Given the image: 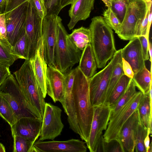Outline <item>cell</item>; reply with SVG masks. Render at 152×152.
Instances as JSON below:
<instances>
[{
    "mask_svg": "<svg viewBox=\"0 0 152 152\" xmlns=\"http://www.w3.org/2000/svg\"><path fill=\"white\" fill-rule=\"evenodd\" d=\"M68 34L58 16L57 39L55 50L56 67L65 73L79 62L82 53L73 44L68 37Z\"/></svg>",
    "mask_w": 152,
    "mask_h": 152,
    "instance_id": "cell-5",
    "label": "cell"
},
{
    "mask_svg": "<svg viewBox=\"0 0 152 152\" xmlns=\"http://www.w3.org/2000/svg\"><path fill=\"white\" fill-rule=\"evenodd\" d=\"M2 12L0 9V13H2Z\"/></svg>",
    "mask_w": 152,
    "mask_h": 152,
    "instance_id": "cell-55",
    "label": "cell"
},
{
    "mask_svg": "<svg viewBox=\"0 0 152 152\" xmlns=\"http://www.w3.org/2000/svg\"><path fill=\"white\" fill-rule=\"evenodd\" d=\"M152 142L150 144L149 146L147 152H152Z\"/></svg>",
    "mask_w": 152,
    "mask_h": 152,
    "instance_id": "cell-53",
    "label": "cell"
},
{
    "mask_svg": "<svg viewBox=\"0 0 152 152\" xmlns=\"http://www.w3.org/2000/svg\"><path fill=\"white\" fill-rule=\"evenodd\" d=\"M121 54L122 58L130 64L134 73L145 66L141 43L138 38L130 40L121 49Z\"/></svg>",
    "mask_w": 152,
    "mask_h": 152,
    "instance_id": "cell-19",
    "label": "cell"
},
{
    "mask_svg": "<svg viewBox=\"0 0 152 152\" xmlns=\"http://www.w3.org/2000/svg\"><path fill=\"white\" fill-rule=\"evenodd\" d=\"M42 48L38 50L33 60V66L36 78L45 98L47 94L46 81L47 64L43 55Z\"/></svg>",
    "mask_w": 152,
    "mask_h": 152,
    "instance_id": "cell-22",
    "label": "cell"
},
{
    "mask_svg": "<svg viewBox=\"0 0 152 152\" xmlns=\"http://www.w3.org/2000/svg\"><path fill=\"white\" fill-rule=\"evenodd\" d=\"M124 152L120 141L117 139L105 140L102 135L98 144L96 152Z\"/></svg>",
    "mask_w": 152,
    "mask_h": 152,
    "instance_id": "cell-30",
    "label": "cell"
},
{
    "mask_svg": "<svg viewBox=\"0 0 152 152\" xmlns=\"http://www.w3.org/2000/svg\"><path fill=\"white\" fill-rule=\"evenodd\" d=\"M103 19L105 23L117 34L119 33L121 23L113 12L110 8H108L103 14Z\"/></svg>",
    "mask_w": 152,
    "mask_h": 152,
    "instance_id": "cell-36",
    "label": "cell"
},
{
    "mask_svg": "<svg viewBox=\"0 0 152 152\" xmlns=\"http://www.w3.org/2000/svg\"><path fill=\"white\" fill-rule=\"evenodd\" d=\"M13 152H31L34 142L22 137L13 135Z\"/></svg>",
    "mask_w": 152,
    "mask_h": 152,
    "instance_id": "cell-34",
    "label": "cell"
},
{
    "mask_svg": "<svg viewBox=\"0 0 152 152\" xmlns=\"http://www.w3.org/2000/svg\"><path fill=\"white\" fill-rule=\"evenodd\" d=\"M45 2V4L47 7H48L51 2L52 0H44Z\"/></svg>",
    "mask_w": 152,
    "mask_h": 152,
    "instance_id": "cell-52",
    "label": "cell"
},
{
    "mask_svg": "<svg viewBox=\"0 0 152 152\" xmlns=\"http://www.w3.org/2000/svg\"><path fill=\"white\" fill-rule=\"evenodd\" d=\"M61 112L58 107L45 102L39 140H53L61 134L64 127L61 118Z\"/></svg>",
    "mask_w": 152,
    "mask_h": 152,
    "instance_id": "cell-11",
    "label": "cell"
},
{
    "mask_svg": "<svg viewBox=\"0 0 152 152\" xmlns=\"http://www.w3.org/2000/svg\"><path fill=\"white\" fill-rule=\"evenodd\" d=\"M86 142L72 139L64 141L38 140L33 145L31 152H86Z\"/></svg>",
    "mask_w": 152,
    "mask_h": 152,
    "instance_id": "cell-14",
    "label": "cell"
},
{
    "mask_svg": "<svg viewBox=\"0 0 152 152\" xmlns=\"http://www.w3.org/2000/svg\"><path fill=\"white\" fill-rule=\"evenodd\" d=\"M11 48L7 41L0 39V63L9 67L18 59L12 54Z\"/></svg>",
    "mask_w": 152,
    "mask_h": 152,
    "instance_id": "cell-29",
    "label": "cell"
},
{
    "mask_svg": "<svg viewBox=\"0 0 152 152\" xmlns=\"http://www.w3.org/2000/svg\"><path fill=\"white\" fill-rule=\"evenodd\" d=\"M14 74L26 99L43 118L45 102L36 78L33 60H25L20 68Z\"/></svg>",
    "mask_w": 152,
    "mask_h": 152,
    "instance_id": "cell-3",
    "label": "cell"
},
{
    "mask_svg": "<svg viewBox=\"0 0 152 152\" xmlns=\"http://www.w3.org/2000/svg\"><path fill=\"white\" fill-rule=\"evenodd\" d=\"M128 0H112L111 9L121 24L127 7Z\"/></svg>",
    "mask_w": 152,
    "mask_h": 152,
    "instance_id": "cell-35",
    "label": "cell"
},
{
    "mask_svg": "<svg viewBox=\"0 0 152 152\" xmlns=\"http://www.w3.org/2000/svg\"><path fill=\"white\" fill-rule=\"evenodd\" d=\"M146 3L147 8L146 13L144 18L137 26L136 32V37L140 36H147V28L148 23V18L149 8L151 3Z\"/></svg>",
    "mask_w": 152,
    "mask_h": 152,
    "instance_id": "cell-37",
    "label": "cell"
},
{
    "mask_svg": "<svg viewBox=\"0 0 152 152\" xmlns=\"http://www.w3.org/2000/svg\"><path fill=\"white\" fill-rule=\"evenodd\" d=\"M61 1V0H52L47 8V15L55 14L58 15L61 10L60 8Z\"/></svg>",
    "mask_w": 152,
    "mask_h": 152,
    "instance_id": "cell-39",
    "label": "cell"
},
{
    "mask_svg": "<svg viewBox=\"0 0 152 152\" xmlns=\"http://www.w3.org/2000/svg\"><path fill=\"white\" fill-rule=\"evenodd\" d=\"M144 1L146 3H150L151 2L152 0H142Z\"/></svg>",
    "mask_w": 152,
    "mask_h": 152,
    "instance_id": "cell-54",
    "label": "cell"
},
{
    "mask_svg": "<svg viewBox=\"0 0 152 152\" xmlns=\"http://www.w3.org/2000/svg\"><path fill=\"white\" fill-rule=\"evenodd\" d=\"M72 0H61L60 4L61 10L66 6L69 4H71Z\"/></svg>",
    "mask_w": 152,
    "mask_h": 152,
    "instance_id": "cell-47",
    "label": "cell"
},
{
    "mask_svg": "<svg viewBox=\"0 0 152 152\" xmlns=\"http://www.w3.org/2000/svg\"><path fill=\"white\" fill-rule=\"evenodd\" d=\"M137 109L140 120L152 132V86L149 93L142 94Z\"/></svg>",
    "mask_w": 152,
    "mask_h": 152,
    "instance_id": "cell-23",
    "label": "cell"
},
{
    "mask_svg": "<svg viewBox=\"0 0 152 152\" xmlns=\"http://www.w3.org/2000/svg\"><path fill=\"white\" fill-rule=\"evenodd\" d=\"M148 50L149 52L150 57V61H151V65H152V45L151 42L149 41L148 42Z\"/></svg>",
    "mask_w": 152,
    "mask_h": 152,
    "instance_id": "cell-49",
    "label": "cell"
},
{
    "mask_svg": "<svg viewBox=\"0 0 152 152\" xmlns=\"http://www.w3.org/2000/svg\"><path fill=\"white\" fill-rule=\"evenodd\" d=\"M75 72L74 69L68 71L64 73L65 75L64 96L63 99L60 102L67 116V121L70 128L78 134L79 131L72 93Z\"/></svg>",
    "mask_w": 152,
    "mask_h": 152,
    "instance_id": "cell-15",
    "label": "cell"
},
{
    "mask_svg": "<svg viewBox=\"0 0 152 152\" xmlns=\"http://www.w3.org/2000/svg\"><path fill=\"white\" fill-rule=\"evenodd\" d=\"M42 118H23L11 126L12 135L23 137L34 143L40 136Z\"/></svg>",
    "mask_w": 152,
    "mask_h": 152,
    "instance_id": "cell-16",
    "label": "cell"
},
{
    "mask_svg": "<svg viewBox=\"0 0 152 152\" xmlns=\"http://www.w3.org/2000/svg\"><path fill=\"white\" fill-rule=\"evenodd\" d=\"M122 68L124 74L128 77L132 78L134 73L130 64L124 59L122 58Z\"/></svg>",
    "mask_w": 152,
    "mask_h": 152,
    "instance_id": "cell-44",
    "label": "cell"
},
{
    "mask_svg": "<svg viewBox=\"0 0 152 152\" xmlns=\"http://www.w3.org/2000/svg\"><path fill=\"white\" fill-rule=\"evenodd\" d=\"M122 57L120 58L113 71L105 94L103 104L107 100L112 90L122 76L124 74L122 68Z\"/></svg>",
    "mask_w": 152,
    "mask_h": 152,
    "instance_id": "cell-31",
    "label": "cell"
},
{
    "mask_svg": "<svg viewBox=\"0 0 152 152\" xmlns=\"http://www.w3.org/2000/svg\"><path fill=\"white\" fill-rule=\"evenodd\" d=\"M148 132V128L143 125L140 119L136 134V144L134 151L146 152L144 144V141Z\"/></svg>",
    "mask_w": 152,
    "mask_h": 152,
    "instance_id": "cell-33",
    "label": "cell"
},
{
    "mask_svg": "<svg viewBox=\"0 0 152 152\" xmlns=\"http://www.w3.org/2000/svg\"><path fill=\"white\" fill-rule=\"evenodd\" d=\"M132 79L124 74L123 75L103 105L110 107L115 104L125 93Z\"/></svg>",
    "mask_w": 152,
    "mask_h": 152,
    "instance_id": "cell-25",
    "label": "cell"
},
{
    "mask_svg": "<svg viewBox=\"0 0 152 152\" xmlns=\"http://www.w3.org/2000/svg\"><path fill=\"white\" fill-rule=\"evenodd\" d=\"M5 151V149L4 146L2 144L0 143V152H4Z\"/></svg>",
    "mask_w": 152,
    "mask_h": 152,
    "instance_id": "cell-51",
    "label": "cell"
},
{
    "mask_svg": "<svg viewBox=\"0 0 152 152\" xmlns=\"http://www.w3.org/2000/svg\"><path fill=\"white\" fill-rule=\"evenodd\" d=\"M140 118L137 109L124 125L119 139L124 152H134L135 137Z\"/></svg>",
    "mask_w": 152,
    "mask_h": 152,
    "instance_id": "cell-18",
    "label": "cell"
},
{
    "mask_svg": "<svg viewBox=\"0 0 152 152\" xmlns=\"http://www.w3.org/2000/svg\"><path fill=\"white\" fill-rule=\"evenodd\" d=\"M41 18L31 0H28L25 29L26 36L28 60L34 59L38 50L42 46Z\"/></svg>",
    "mask_w": 152,
    "mask_h": 152,
    "instance_id": "cell-7",
    "label": "cell"
},
{
    "mask_svg": "<svg viewBox=\"0 0 152 152\" xmlns=\"http://www.w3.org/2000/svg\"><path fill=\"white\" fill-rule=\"evenodd\" d=\"M95 0H78L71 5L69 11L70 20L67 25L69 30L72 29L79 21L88 18L94 8Z\"/></svg>",
    "mask_w": 152,
    "mask_h": 152,
    "instance_id": "cell-20",
    "label": "cell"
},
{
    "mask_svg": "<svg viewBox=\"0 0 152 152\" xmlns=\"http://www.w3.org/2000/svg\"><path fill=\"white\" fill-rule=\"evenodd\" d=\"M89 28L91 34L90 44L97 67L104 68L116 51L112 29L101 16L91 19Z\"/></svg>",
    "mask_w": 152,
    "mask_h": 152,
    "instance_id": "cell-2",
    "label": "cell"
},
{
    "mask_svg": "<svg viewBox=\"0 0 152 152\" xmlns=\"http://www.w3.org/2000/svg\"><path fill=\"white\" fill-rule=\"evenodd\" d=\"M136 87L134 81L132 79L124 94L115 104L110 107V119L136 94L137 92L136 91Z\"/></svg>",
    "mask_w": 152,
    "mask_h": 152,
    "instance_id": "cell-27",
    "label": "cell"
},
{
    "mask_svg": "<svg viewBox=\"0 0 152 152\" xmlns=\"http://www.w3.org/2000/svg\"><path fill=\"white\" fill-rule=\"evenodd\" d=\"M147 8L142 0H128L126 12L117 34L121 39L131 40L136 37V29L144 18Z\"/></svg>",
    "mask_w": 152,
    "mask_h": 152,
    "instance_id": "cell-8",
    "label": "cell"
},
{
    "mask_svg": "<svg viewBox=\"0 0 152 152\" xmlns=\"http://www.w3.org/2000/svg\"><path fill=\"white\" fill-rule=\"evenodd\" d=\"M138 38L141 43L144 60L145 61H147L149 58L148 50L149 39L145 36H140Z\"/></svg>",
    "mask_w": 152,
    "mask_h": 152,
    "instance_id": "cell-40",
    "label": "cell"
},
{
    "mask_svg": "<svg viewBox=\"0 0 152 152\" xmlns=\"http://www.w3.org/2000/svg\"><path fill=\"white\" fill-rule=\"evenodd\" d=\"M7 0H0V9L2 13H4Z\"/></svg>",
    "mask_w": 152,
    "mask_h": 152,
    "instance_id": "cell-48",
    "label": "cell"
},
{
    "mask_svg": "<svg viewBox=\"0 0 152 152\" xmlns=\"http://www.w3.org/2000/svg\"><path fill=\"white\" fill-rule=\"evenodd\" d=\"M152 3L150 4L148 18V23L147 28V36L149 38V35L150 27L152 22Z\"/></svg>",
    "mask_w": 152,
    "mask_h": 152,
    "instance_id": "cell-45",
    "label": "cell"
},
{
    "mask_svg": "<svg viewBox=\"0 0 152 152\" xmlns=\"http://www.w3.org/2000/svg\"><path fill=\"white\" fill-rule=\"evenodd\" d=\"M142 94L140 91L137 92L129 101L110 119L107 128L103 135L105 140L119 139L124 125L137 109Z\"/></svg>",
    "mask_w": 152,
    "mask_h": 152,
    "instance_id": "cell-9",
    "label": "cell"
},
{
    "mask_svg": "<svg viewBox=\"0 0 152 152\" xmlns=\"http://www.w3.org/2000/svg\"><path fill=\"white\" fill-rule=\"evenodd\" d=\"M11 74L9 67L0 63V86Z\"/></svg>",
    "mask_w": 152,
    "mask_h": 152,
    "instance_id": "cell-43",
    "label": "cell"
},
{
    "mask_svg": "<svg viewBox=\"0 0 152 152\" xmlns=\"http://www.w3.org/2000/svg\"><path fill=\"white\" fill-rule=\"evenodd\" d=\"M122 57L121 49L116 50L108 64L90 79L89 94L93 107L103 105L113 71Z\"/></svg>",
    "mask_w": 152,
    "mask_h": 152,
    "instance_id": "cell-6",
    "label": "cell"
},
{
    "mask_svg": "<svg viewBox=\"0 0 152 152\" xmlns=\"http://www.w3.org/2000/svg\"><path fill=\"white\" fill-rule=\"evenodd\" d=\"M0 116L12 126L16 121L13 110L9 103L0 95Z\"/></svg>",
    "mask_w": 152,
    "mask_h": 152,
    "instance_id": "cell-32",
    "label": "cell"
},
{
    "mask_svg": "<svg viewBox=\"0 0 152 152\" xmlns=\"http://www.w3.org/2000/svg\"><path fill=\"white\" fill-rule=\"evenodd\" d=\"M29 0H7L4 13H6Z\"/></svg>",
    "mask_w": 152,
    "mask_h": 152,
    "instance_id": "cell-42",
    "label": "cell"
},
{
    "mask_svg": "<svg viewBox=\"0 0 152 152\" xmlns=\"http://www.w3.org/2000/svg\"><path fill=\"white\" fill-rule=\"evenodd\" d=\"M12 54L18 58L28 60L27 47L25 25L20 35L11 48Z\"/></svg>",
    "mask_w": 152,
    "mask_h": 152,
    "instance_id": "cell-28",
    "label": "cell"
},
{
    "mask_svg": "<svg viewBox=\"0 0 152 152\" xmlns=\"http://www.w3.org/2000/svg\"><path fill=\"white\" fill-rule=\"evenodd\" d=\"M68 37L78 49L83 50L91 41V34L89 28L82 26L73 30L72 33L68 34Z\"/></svg>",
    "mask_w": 152,
    "mask_h": 152,
    "instance_id": "cell-24",
    "label": "cell"
},
{
    "mask_svg": "<svg viewBox=\"0 0 152 152\" xmlns=\"http://www.w3.org/2000/svg\"><path fill=\"white\" fill-rule=\"evenodd\" d=\"M65 75L58 68L51 66L48 67L46 89L47 94L56 103L60 102L64 96Z\"/></svg>",
    "mask_w": 152,
    "mask_h": 152,
    "instance_id": "cell-17",
    "label": "cell"
},
{
    "mask_svg": "<svg viewBox=\"0 0 152 152\" xmlns=\"http://www.w3.org/2000/svg\"><path fill=\"white\" fill-rule=\"evenodd\" d=\"M0 39L7 41L5 14L0 13Z\"/></svg>",
    "mask_w": 152,
    "mask_h": 152,
    "instance_id": "cell-41",
    "label": "cell"
},
{
    "mask_svg": "<svg viewBox=\"0 0 152 152\" xmlns=\"http://www.w3.org/2000/svg\"><path fill=\"white\" fill-rule=\"evenodd\" d=\"M58 15H47L42 23V52L44 58L48 66L56 67L55 50L57 35Z\"/></svg>",
    "mask_w": 152,
    "mask_h": 152,
    "instance_id": "cell-10",
    "label": "cell"
},
{
    "mask_svg": "<svg viewBox=\"0 0 152 152\" xmlns=\"http://www.w3.org/2000/svg\"><path fill=\"white\" fill-rule=\"evenodd\" d=\"M0 95L11 106L16 122L25 117L42 118L39 112L27 100L12 74L0 86Z\"/></svg>",
    "mask_w": 152,
    "mask_h": 152,
    "instance_id": "cell-4",
    "label": "cell"
},
{
    "mask_svg": "<svg viewBox=\"0 0 152 152\" xmlns=\"http://www.w3.org/2000/svg\"><path fill=\"white\" fill-rule=\"evenodd\" d=\"M108 8H110L112 0H102Z\"/></svg>",
    "mask_w": 152,
    "mask_h": 152,
    "instance_id": "cell-50",
    "label": "cell"
},
{
    "mask_svg": "<svg viewBox=\"0 0 152 152\" xmlns=\"http://www.w3.org/2000/svg\"><path fill=\"white\" fill-rule=\"evenodd\" d=\"M28 1L5 13L7 39L12 47L18 39L25 25Z\"/></svg>",
    "mask_w": 152,
    "mask_h": 152,
    "instance_id": "cell-13",
    "label": "cell"
},
{
    "mask_svg": "<svg viewBox=\"0 0 152 152\" xmlns=\"http://www.w3.org/2000/svg\"><path fill=\"white\" fill-rule=\"evenodd\" d=\"M152 73L145 66L142 69L134 73L132 78L134 83L143 94L149 93L152 86Z\"/></svg>",
    "mask_w": 152,
    "mask_h": 152,
    "instance_id": "cell-26",
    "label": "cell"
},
{
    "mask_svg": "<svg viewBox=\"0 0 152 152\" xmlns=\"http://www.w3.org/2000/svg\"><path fill=\"white\" fill-rule=\"evenodd\" d=\"M75 72L72 93L79 134L86 143L88 140L94 107L91 103L89 81L78 66Z\"/></svg>",
    "mask_w": 152,
    "mask_h": 152,
    "instance_id": "cell-1",
    "label": "cell"
},
{
    "mask_svg": "<svg viewBox=\"0 0 152 152\" xmlns=\"http://www.w3.org/2000/svg\"><path fill=\"white\" fill-rule=\"evenodd\" d=\"M110 113V108L108 106L103 105L94 107L89 139L86 143L90 152H96L102 132L107 128Z\"/></svg>",
    "mask_w": 152,
    "mask_h": 152,
    "instance_id": "cell-12",
    "label": "cell"
},
{
    "mask_svg": "<svg viewBox=\"0 0 152 152\" xmlns=\"http://www.w3.org/2000/svg\"><path fill=\"white\" fill-rule=\"evenodd\" d=\"M148 132L146 137L145 138L144 141V144L146 149V152H147L148 149L150 145V139L149 135L151 134L152 132H151L148 129Z\"/></svg>",
    "mask_w": 152,
    "mask_h": 152,
    "instance_id": "cell-46",
    "label": "cell"
},
{
    "mask_svg": "<svg viewBox=\"0 0 152 152\" xmlns=\"http://www.w3.org/2000/svg\"><path fill=\"white\" fill-rule=\"evenodd\" d=\"M83 51L78 66L85 76L90 79L95 74L97 68L91 44H88Z\"/></svg>",
    "mask_w": 152,
    "mask_h": 152,
    "instance_id": "cell-21",
    "label": "cell"
},
{
    "mask_svg": "<svg viewBox=\"0 0 152 152\" xmlns=\"http://www.w3.org/2000/svg\"><path fill=\"white\" fill-rule=\"evenodd\" d=\"M39 15L44 18L47 14V8L44 0H31Z\"/></svg>",
    "mask_w": 152,
    "mask_h": 152,
    "instance_id": "cell-38",
    "label": "cell"
}]
</instances>
